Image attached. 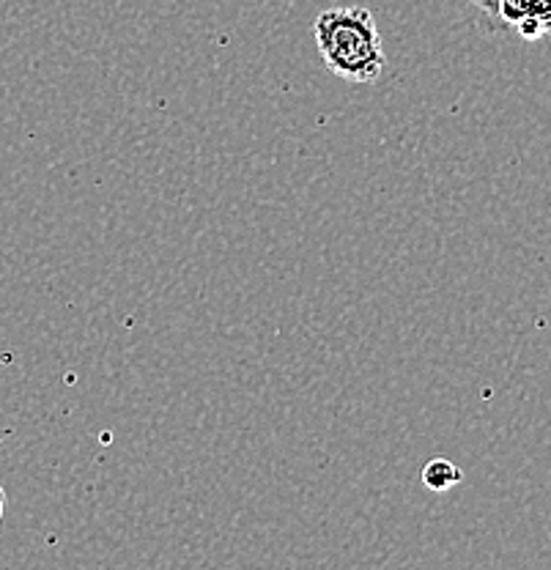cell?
Here are the masks:
<instances>
[{
    "instance_id": "6da1fadb",
    "label": "cell",
    "mask_w": 551,
    "mask_h": 570,
    "mask_svg": "<svg viewBox=\"0 0 551 570\" xmlns=\"http://www.w3.org/2000/svg\"><path fill=\"white\" fill-rule=\"evenodd\" d=\"M324 67L354 86H373L387 69L382 33L363 6H335L313 22Z\"/></svg>"
},
{
    "instance_id": "7a4b0ae2",
    "label": "cell",
    "mask_w": 551,
    "mask_h": 570,
    "mask_svg": "<svg viewBox=\"0 0 551 570\" xmlns=\"http://www.w3.org/2000/svg\"><path fill=\"white\" fill-rule=\"evenodd\" d=\"M500 28L538 41L551 33V0H500Z\"/></svg>"
},
{
    "instance_id": "3957f363",
    "label": "cell",
    "mask_w": 551,
    "mask_h": 570,
    "mask_svg": "<svg viewBox=\"0 0 551 570\" xmlns=\"http://www.w3.org/2000/svg\"><path fill=\"white\" fill-rule=\"evenodd\" d=\"M464 472H461L455 463H450L447 459H434L423 466V483L425 489L431 491H447L453 485L461 483Z\"/></svg>"
},
{
    "instance_id": "277c9868",
    "label": "cell",
    "mask_w": 551,
    "mask_h": 570,
    "mask_svg": "<svg viewBox=\"0 0 551 570\" xmlns=\"http://www.w3.org/2000/svg\"><path fill=\"white\" fill-rule=\"evenodd\" d=\"M472 6L483 14L485 20V28L489 31H502L500 28V0H470Z\"/></svg>"
}]
</instances>
